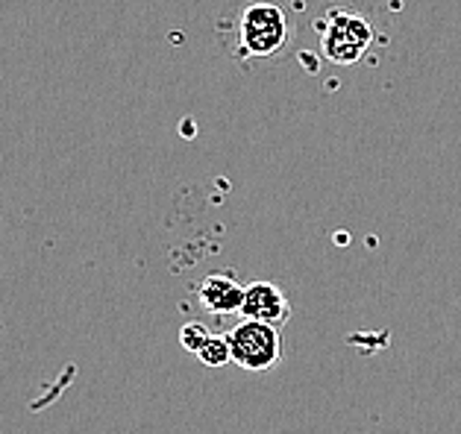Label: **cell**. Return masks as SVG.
<instances>
[{
	"label": "cell",
	"instance_id": "6da1fadb",
	"mask_svg": "<svg viewBox=\"0 0 461 434\" xmlns=\"http://www.w3.org/2000/svg\"><path fill=\"white\" fill-rule=\"evenodd\" d=\"M318 39H321V57L332 65H356L367 57L374 44V24L347 9H330L318 21Z\"/></svg>",
	"mask_w": 461,
	"mask_h": 434
},
{
	"label": "cell",
	"instance_id": "7a4b0ae2",
	"mask_svg": "<svg viewBox=\"0 0 461 434\" xmlns=\"http://www.w3.org/2000/svg\"><path fill=\"white\" fill-rule=\"evenodd\" d=\"M232 364H239L247 373L274 370L283 361V329L267 326L258 320H241L239 326L227 332Z\"/></svg>",
	"mask_w": 461,
	"mask_h": 434
},
{
	"label": "cell",
	"instance_id": "3957f363",
	"mask_svg": "<svg viewBox=\"0 0 461 434\" xmlns=\"http://www.w3.org/2000/svg\"><path fill=\"white\" fill-rule=\"evenodd\" d=\"M288 41V18L276 4H250L239 18V48L244 57H274Z\"/></svg>",
	"mask_w": 461,
	"mask_h": 434
},
{
	"label": "cell",
	"instance_id": "277c9868",
	"mask_svg": "<svg viewBox=\"0 0 461 434\" xmlns=\"http://www.w3.org/2000/svg\"><path fill=\"white\" fill-rule=\"evenodd\" d=\"M241 317L244 320H258V323H267V326L283 329L285 323H288V317H291V303H288L285 291L276 282L258 279V282L247 285Z\"/></svg>",
	"mask_w": 461,
	"mask_h": 434
},
{
	"label": "cell",
	"instance_id": "5b68a950",
	"mask_svg": "<svg viewBox=\"0 0 461 434\" xmlns=\"http://www.w3.org/2000/svg\"><path fill=\"white\" fill-rule=\"evenodd\" d=\"M247 285L232 273H212L197 285V299L209 314H241Z\"/></svg>",
	"mask_w": 461,
	"mask_h": 434
},
{
	"label": "cell",
	"instance_id": "8992f818",
	"mask_svg": "<svg viewBox=\"0 0 461 434\" xmlns=\"http://www.w3.org/2000/svg\"><path fill=\"white\" fill-rule=\"evenodd\" d=\"M197 359H200V364H206V367H223V364H230L232 361V350H230L227 335H212L206 347L197 352Z\"/></svg>",
	"mask_w": 461,
	"mask_h": 434
},
{
	"label": "cell",
	"instance_id": "52a82bcc",
	"mask_svg": "<svg viewBox=\"0 0 461 434\" xmlns=\"http://www.w3.org/2000/svg\"><path fill=\"white\" fill-rule=\"evenodd\" d=\"M209 338H212V332L206 329V323H200V320H191L179 329V347L188 350L191 355H197L200 350H203L209 343Z\"/></svg>",
	"mask_w": 461,
	"mask_h": 434
}]
</instances>
